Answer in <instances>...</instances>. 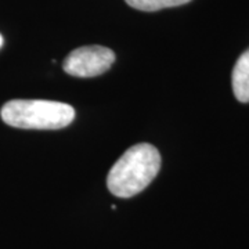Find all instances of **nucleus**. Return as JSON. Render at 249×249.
Instances as JSON below:
<instances>
[{
  "label": "nucleus",
  "mask_w": 249,
  "mask_h": 249,
  "mask_svg": "<svg viewBox=\"0 0 249 249\" xmlns=\"http://www.w3.org/2000/svg\"><path fill=\"white\" fill-rule=\"evenodd\" d=\"M160 169V151L148 142L136 144L111 168L107 176L108 190L118 198H130L150 186Z\"/></svg>",
  "instance_id": "nucleus-1"
},
{
  "label": "nucleus",
  "mask_w": 249,
  "mask_h": 249,
  "mask_svg": "<svg viewBox=\"0 0 249 249\" xmlns=\"http://www.w3.org/2000/svg\"><path fill=\"white\" fill-rule=\"evenodd\" d=\"M0 116L4 124L13 127L55 130L72 124L75 109L58 101L11 100L1 107Z\"/></svg>",
  "instance_id": "nucleus-2"
},
{
  "label": "nucleus",
  "mask_w": 249,
  "mask_h": 249,
  "mask_svg": "<svg viewBox=\"0 0 249 249\" xmlns=\"http://www.w3.org/2000/svg\"><path fill=\"white\" fill-rule=\"evenodd\" d=\"M115 61V53L104 46H83L65 57L62 68L71 76L94 78L107 72Z\"/></svg>",
  "instance_id": "nucleus-3"
},
{
  "label": "nucleus",
  "mask_w": 249,
  "mask_h": 249,
  "mask_svg": "<svg viewBox=\"0 0 249 249\" xmlns=\"http://www.w3.org/2000/svg\"><path fill=\"white\" fill-rule=\"evenodd\" d=\"M231 80L235 98L241 103H249V49L235 62Z\"/></svg>",
  "instance_id": "nucleus-4"
},
{
  "label": "nucleus",
  "mask_w": 249,
  "mask_h": 249,
  "mask_svg": "<svg viewBox=\"0 0 249 249\" xmlns=\"http://www.w3.org/2000/svg\"><path fill=\"white\" fill-rule=\"evenodd\" d=\"M130 7L140 11H158L190 3L191 0H124Z\"/></svg>",
  "instance_id": "nucleus-5"
},
{
  "label": "nucleus",
  "mask_w": 249,
  "mask_h": 249,
  "mask_svg": "<svg viewBox=\"0 0 249 249\" xmlns=\"http://www.w3.org/2000/svg\"><path fill=\"white\" fill-rule=\"evenodd\" d=\"M3 42H4V40H3V36L0 35V49L3 47Z\"/></svg>",
  "instance_id": "nucleus-6"
}]
</instances>
